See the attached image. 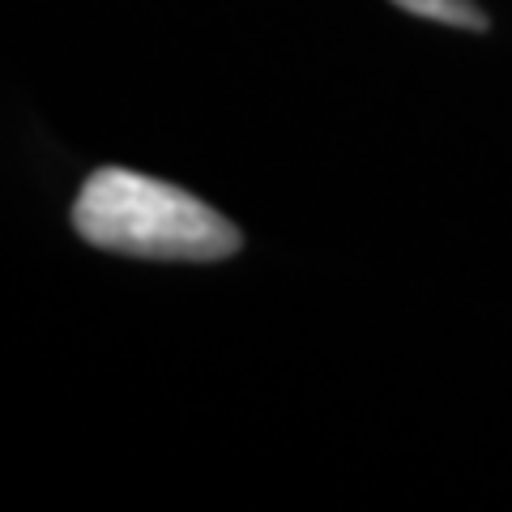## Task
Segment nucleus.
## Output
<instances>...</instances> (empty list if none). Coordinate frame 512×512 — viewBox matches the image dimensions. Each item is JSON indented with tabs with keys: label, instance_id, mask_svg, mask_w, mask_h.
<instances>
[{
	"label": "nucleus",
	"instance_id": "1",
	"mask_svg": "<svg viewBox=\"0 0 512 512\" xmlns=\"http://www.w3.org/2000/svg\"><path fill=\"white\" fill-rule=\"evenodd\" d=\"M73 227L86 244L141 261H227L239 252L231 218L184 188L124 167H103L82 184Z\"/></svg>",
	"mask_w": 512,
	"mask_h": 512
},
{
	"label": "nucleus",
	"instance_id": "2",
	"mask_svg": "<svg viewBox=\"0 0 512 512\" xmlns=\"http://www.w3.org/2000/svg\"><path fill=\"white\" fill-rule=\"evenodd\" d=\"M397 9L414 13V18L427 22H444L457 30H487V13L474 5V0H393Z\"/></svg>",
	"mask_w": 512,
	"mask_h": 512
}]
</instances>
